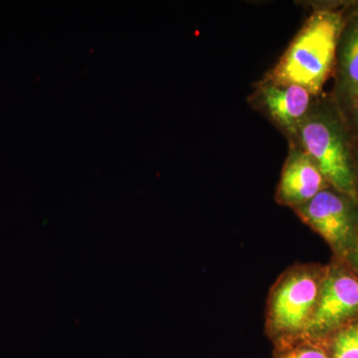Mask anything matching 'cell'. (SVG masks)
Returning <instances> with one entry per match:
<instances>
[{
	"label": "cell",
	"instance_id": "10",
	"mask_svg": "<svg viewBox=\"0 0 358 358\" xmlns=\"http://www.w3.org/2000/svg\"><path fill=\"white\" fill-rule=\"evenodd\" d=\"M277 358H331L324 345L317 341H307L293 345L289 343L280 350Z\"/></svg>",
	"mask_w": 358,
	"mask_h": 358
},
{
	"label": "cell",
	"instance_id": "4",
	"mask_svg": "<svg viewBox=\"0 0 358 358\" xmlns=\"http://www.w3.org/2000/svg\"><path fill=\"white\" fill-rule=\"evenodd\" d=\"M358 320V275L345 264L326 268L317 308L303 338L324 341Z\"/></svg>",
	"mask_w": 358,
	"mask_h": 358
},
{
	"label": "cell",
	"instance_id": "3",
	"mask_svg": "<svg viewBox=\"0 0 358 358\" xmlns=\"http://www.w3.org/2000/svg\"><path fill=\"white\" fill-rule=\"evenodd\" d=\"M326 268H291L275 284L268 308L271 334L285 343L301 338L319 301Z\"/></svg>",
	"mask_w": 358,
	"mask_h": 358
},
{
	"label": "cell",
	"instance_id": "13",
	"mask_svg": "<svg viewBox=\"0 0 358 358\" xmlns=\"http://www.w3.org/2000/svg\"><path fill=\"white\" fill-rule=\"evenodd\" d=\"M357 140H358V129H357ZM355 148H358V145H355Z\"/></svg>",
	"mask_w": 358,
	"mask_h": 358
},
{
	"label": "cell",
	"instance_id": "6",
	"mask_svg": "<svg viewBox=\"0 0 358 358\" xmlns=\"http://www.w3.org/2000/svg\"><path fill=\"white\" fill-rule=\"evenodd\" d=\"M336 61L338 63L336 108L352 134L353 128L357 131L358 129V10L350 17H345L339 37Z\"/></svg>",
	"mask_w": 358,
	"mask_h": 358
},
{
	"label": "cell",
	"instance_id": "1",
	"mask_svg": "<svg viewBox=\"0 0 358 358\" xmlns=\"http://www.w3.org/2000/svg\"><path fill=\"white\" fill-rule=\"evenodd\" d=\"M345 20L341 10L315 11L273 70L272 83L298 85L319 95L333 72Z\"/></svg>",
	"mask_w": 358,
	"mask_h": 358
},
{
	"label": "cell",
	"instance_id": "8",
	"mask_svg": "<svg viewBox=\"0 0 358 358\" xmlns=\"http://www.w3.org/2000/svg\"><path fill=\"white\" fill-rule=\"evenodd\" d=\"M263 100L271 115L282 126L294 128L306 117L312 95L298 85L271 83L263 89Z\"/></svg>",
	"mask_w": 358,
	"mask_h": 358
},
{
	"label": "cell",
	"instance_id": "7",
	"mask_svg": "<svg viewBox=\"0 0 358 358\" xmlns=\"http://www.w3.org/2000/svg\"><path fill=\"white\" fill-rule=\"evenodd\" d=\"M319 167L305 152H294L282 169L278 199L282 204L298 207L329 187Z\"/></svg>",
	"mask_w": 358,
	"mask_h": 358
},
{
	"label": "cell",
	"instance_id": "11",
	"mask_svg": "<svg viewBox=\"0 0 358 358\" xmlns=\"http://www.w3.org/2000/svg\"><path fill=\"white\" fill-rule=\"evenodd\" d=\"M345 259L350 262V267H352L353 271L358 275V245L357 248L353 250L352 253L346 256Z\"/></svg>",
	"mask_w": 358,
	"mask_h": 358
},
{
	"label": "cell",
	"instance_id": "5",
	"mask_svg": "<svg viewBox=\"0 0 358 358\" xmlns=\"http://www.w3.org/2000/svg\"><path fill=\"white\" fill-rule=\"evenodd\" d=\"M296 211L338 256L346 258L357 248L358 200L329 186Z\"/></svg>",
	"mask_w": 358,
	"mask_h": 358
},
{
	"label": "cell",
	"instance_id": "12",
	"mask_svg": "<svg viewBox=\"0 0 358 358\" xmlns=\"http://www.w3.org/2000/svg\"><path fill=\"white\" fill-rule=\"evenodd\" d=\"M355 176H357V192H358V148L355 147Z\"/></svg>",
	"mask_w": 358,
	"mask_h": 358
},
{
	"label": "cell",
	"instance_id": "9",
	"mask_svg": "<svg viewBox=\"0 0 358 358\" xmlns=\"http://www.w3.org/2000/svg\"><path fill=\"white\" fill-rule=\"evenodd\" d=\"M324 341L331 358H358V320L341 327Z\"/></svg>",
	"mask_w": 358,
	"mask_h": 358
},
{
	"label": "cell",
	"instance_id": "2",
	"mask_svg": "<svg viewBox=\"0 0 358 358\" xmlns=\"http://www.w3.org/2000/svg\"><path fill=\"white\" fill-rule=\"evenodd\" d=\"M329 106L305 119L300 127L305 152L331 187L358 200L352 134L338 108Z\"/></svg>",
	"mask_w": 358,
	"mask_h": 358
}]
</instances>
